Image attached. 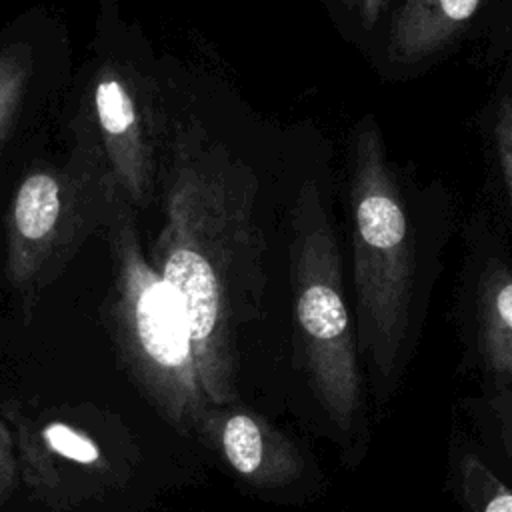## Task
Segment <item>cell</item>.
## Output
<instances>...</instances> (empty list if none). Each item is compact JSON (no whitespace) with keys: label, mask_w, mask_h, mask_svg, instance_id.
Segmentation results:
<instances>
[{"label":"cell","mask_w":512,"mask_h":512,"mask_svg":"<svg viewBox=\"0 0 512 512\" xmlns=\"http://www.w3.org/2000/svg\"><path fill=\"white\" fill-rule=\"evenodd\" d=\"M256 194L250 166L198 126H176L148 258L184 308L212 404L238 400V334L262 316L268 276Z\"/></svg>","instance_id":"cell-1"},{"label":"cell","mask_w":512,"mask_h":512,"mask_svg":"<svg viewBox=\"0 0 512 512\" xmlns=\"http://www.w3.org/2000/svg\"><path fill=\"white\" fill-rule=\"evenodd\" d=\"M110 254L106 326L138 390L180 434L212 404L202 388L184 308L142 246L134 206L118 192L102 228Z\"/></svg>","instance_id":"cell-2"},{"label":"cell","mask_w":512,"mask_h":512,"mask_svg":"<svg viewBox=\"0 0 512 512\" xmlns=\"http://www.w3.org/2000/svg\"><path fill=\"white\" fill-rule=\"evenodd\" d=\"M350 220L358 350L368 358L384 400L402 368L410 334L416 248L382 134L370 116L352 140Z\"/></svg>","instance_id":"cell-3"},{"label":"cell","mask_w":512,"mask_h":512,"mask_svg":"<svg viewBox=\"0 0 512 512\" xmlns=\"http://www.w3.org/2000/svg\"><path fill=\"white\" fill-rule=\"evenodd\" d=\"M288 270L298 362L330 422L352 432L362 406L356 322L344 298L340 248L314 180L304 182L294 200Z\"/></svg>","instance_id":"cell-4"},{"label":"cell","mask_w":512,"mask_h":512,"mask_svg":"<svg viewBox=\"0 0 512 512\" xmlns=\"http://www.w3.org/2000/svg\"><path fill=\"white\" fill-rule=\"evenodd\" d=\"M118 192L122 190L86 126L66 162L24 174L4 220L6 278L24 312H32L84 242L104 228Z\"/></svg>","instance_id":"cell-5"},{"label":"cell","mask_w":512,"mask_h":512,"mask_svg":"<svg viewBox=\"0 0 512 512\" xmlns=\"http://www.w3.org/2000/svg\"><path fill=\"white\" fill-rule=\"evenodd\" d=\"M18 470L46 506L72 508L124 484L136 464V444L108 412L90 406L6 410Z\"/></svg>","instance_id":"cell-6"},{"label":"cell","mask_w":512,"mask_h":512,"mask_svg":"<svg viewBox=\"0 0 512 512\" xmlns=\"http://www.w3.org/2000/svg\"><path fill=\"white\" fill-rule=\"evenodd\" d=\"M86 128L98 142L122 194L144 206L156 184L162 128L142 78L118 64H102L88 86Z\"/></svg>","instance_id":"cell-7"},{"label":"cell","mask_w":512,"mask_h":512,"mask_svg":"<svg viewBox=\"0 0 512 512\" xmlns=\"http://www.w3.org/2000/svg\"><path fill=\"white\" fill-rule=\"evenodd\" d=\"M194 436L256 488H282L304 472L300 448L264 416L236 402L210 404Z\"/></svg>","instance_id":"cell-8"},{"label":"cell","mask_w":512,"mask_h":512,"mask_svg":"<svg viewBox=\"0 0 512 512\" xmlns=\"http://www.w3.org/2000/svg\"><path fill=\"white\" fill-rule=\"evenodd\" d=\"M486 0H404L396 12L388 56L396 64H418L446 48Z\"/></svg>","instance_id":"cell-9"},{"label":"cell","mask_w":512,"mask_h":512,"mask_svg":"<svg viewBox=\"0 0 512 512\" xmlns=\"http://www.w3.org/2000/svg\"><path fill=\"white\" fill-rule=\"evenodd\" d=\"M476 334L482 362L498 384H512V270L492 262L476 292Z\"/></svg>","instance_id":"cell-10"},{"label":"cell","mask_w":512,"mask_h":512,"mask_svg":"<svg viewBox=\"0 0 512 512\" xmlns=\"http://www.w3.org/2000/svg\"><path fill=\"white\" fill-rule=\"evenodd\" d=\"M458 484L468 512H512V488L472 452L458 458Z\"/></svg>","instance_id":"cell-11"},{"label":"cell","mask_w":512,"mask_h":512,"mask_svg":"<svg viewBox=\"0 0 512 512\" xmlns=\"http://www.w3.org/2000/svg\"><path fill=\"white\" fill-rule=\"evenodd\" d=\"M34 58L28 44L16 42L0 50V146L10 134L32 78Z\"/></svg>","instance_id":"cell-12"},{"label":"cell","mask_w":512,"mask_h":512,"mask_svg":"<svg viewBox=\"0 0 512 512\" xmlns=\"http://www.w3.org/2000/svg\"><path fill=\"white\" fill-rule=\"evenodd\" d=\"M494 142H496V154H498L502 178L512 204V98L510 96H504L498 104L496 122H494Z\"/></svg>","instance_id":"cell-13"},{"label":"cell","mask_w":512,"mask_h":512,"mask_svg":"<svg viewBox=\"0 0 512 512\" xmlns=\"http://www.w3.org/2000/svg\"><path fill=\"white\" fill-rule=\"evenodd\" d=\"M18 476H20V470H18L14 432H12L6 416L0 414V506L12 494Z\"/></svg>","instance_id":"cell-14"},{"label":"cell","mask_w":512,"mask_h":512,"mask_svg":"<svg viewBox=\"0 0 512 512\" xmlns=\"http://www.w3.org/2000/svg\"><path fill=\"white\" fill-rule=\"evenodd\" d=\"M350 12L356 14V18L360 20V24L366 30H372L382 14V8L386 4V0H342Z\"/></svg>","instance_id":"cell-15"},{"label":"cell","mask_w":512,"mask_h":512,"mask_svg":"<svg viewBox=\"0 0 512 512\" xmlns=\"http://www.w3.org/2000/svg\"><path fill=\"white\" fill-rule=\"evenodd\" d=\"M498 420H500L504 446L512 458V396H504L502 402L498 404Z\"/></svg>","instance_id":"cell-16"}]
</instances>
